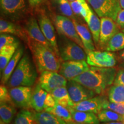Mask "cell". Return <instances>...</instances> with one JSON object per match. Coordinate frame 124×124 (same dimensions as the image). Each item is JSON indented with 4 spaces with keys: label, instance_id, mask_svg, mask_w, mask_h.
I'll return each mask as SVG.
<instances>
[{
    "label": "cell",
    "instance_id": "obj_19",
    "mask_svg": "<svg viewBox=\"0 0 124 124\" xmlns=\"http://www.w3.org/2000/svg\"><path fill=\"white\" fill-rule=\"evenodd\" d=\"M68 109L70 111L72 120L79 124H100L98 116L91 112L78 111L73 108L69 107Z\"/></svg>",
    "mask_w": 124,
    "mask_h": 124
},
{
    "label": "cell",
    "instance_id": "obj_34",
    "mask_svg": "<svg viewBox=\"0 0 124 124\" xmlns=\"http://www.w3.org/2000/svg\"><path fill=\"white\" fill-rule=\"evenodd\" d=\"M19 43L16 39L12 36L8 35L7 33H1L0 36V49L2 48L5 46H11Z\"/></svg>",
    "mask_w": 124,
    "mask_h": 124
},
{
    "label": "cell",
    "instance_id": "obj_31",
    "mask_svg": "<svg viewBox=\"0 0 124 124\" xmlns=\"http://www.w3.org/2000/svg\"><path fill=\"white\" fill-rule=\"evenodd\" d=\"M98 117L100 121L103 123L117 121L123 122L124 121V116L108 109H102L98 114Z\"/></svg>",
    "mask_w": 124,
    "mask_h": 124
},
{
    "label": "cell",
    "instance_id": "obj_42",
    "mask_svg": "<svg viewBox=\"0 0 124 124\" xmlns=\"http://www.w3.org/2000/svg\"><path fill=\"white\" fill-rule=\"evenodd\" d=\"M121 7L122 9H124V0H120Z\"/></svg>",
    "mask_w": 124,
    "mask_h": 124
},
{
    "label": "cell",
    "instance_id": "obj_26",
    "mask_svg": "<svg viewBox=\"0 0 124 124\" xmlns=\"http://www.w3.org/2000/svg\"><path fill=\"white\" fill-rule=\"evenodd\" d=\"M16 113V106L14 103H0V117L3 122L9 124L13 120Z\"/></svg>",
    "mask_w": 124,
    "mask_h": 124
},
{
    "label": "cell",
    "instance_id": "obj_35",
    "mask_svg": "<svg viewBox=\"0 0 124 124\" xmlns=\"http://www.w3.org/2000/svg\"><path fill=\"white\" fill-rule=\"evenodd\" d=\"M0 103H13L9 91L4 85H1L0 87Z\"/></svg>",
    "mask_w": 124,
    "mask_h": 124
},
{
    "label": "cell",
    "instance_id": "obj_37",
    "mask_svg": "<svg viewBox=\"0 0 124 124\" xmlns=\"http://www.w3.org/2000/svg\"><path fill=\"white\" fill-rule=\"evenodd\" d=\"M113 85L124 86V69H120L118 71H117V75Z\"/></svg>",
    "mask_w": 124,
    "mask_h": 124
},
{
    "label": "cell",
    "instance_id": "obj_7",
    "mask_svg": "<svg viewBox=\"0 0 124 124\" xmlns=\"http://www.w3.org/2000/svg\"><path fill=\"white\" fill-rule=\"evenodd\" d=\"M0 6L1 12L13 20L23 17L28 11L27 0H0Z\"/></svg>",
    "mask_w": 124,
    "mask_h": 124
},
{
    "label": "cell",
    "instance_id": "obj_16",
    "mask_svg": "<svg viewBox=\"0 0 124 124\" xmlns=\"http://www.w3.org/2000/svg\"><path fill=\"white\" fill-rule=\"evenodd\" d=\"M106 100L104 95L94 97L78 103H74L73 106L71 108L78 111L91 112L98 114L103 109V103Z\"/></svg>",
    "mask_w": 124,
    "mask_h": 124
},
{
    "label": "cell",
    "instance_id": "obj_46",
    "mask_svg": "<svg viewBox=\"0 0 124 124\" xmlns=\"http://www.w3.org/2000/svg\"><path fill=\"white\" fill-rule=\"evenodd\" d=\"M69 1H70V2H71V1H75V0H69Z\"/></svg>",
    "mask_w": 124,
    "mask_h": 124
},
{
    "label": "cell",
    "instance_id": "obj_28",
    "mask_svg": "<svg viewBox=\"0 0 124 124\" xmlns=\"http://www.w3.org/2000/svg\"><path fill=\"white\" fill-rule=\"evenodd\" d=\"M108 101L111 102L124 103V86L113 85L108 91Z\"/></svg>",
    "mask_w": 124,
    "mask_h": 124
},
{
    "label": "cell",
    "instance_id": "obj_25",
    "mask_svg": "<svg viewBox=\"0 0 124 124\" xmlns=\"http://www.w3.org/2000/svg\"><path fill=\"white\" fill-rule=\"evenodd\" d=\"M34 116L39 124H67L60 118L46 111L33 112Z\"/></svg>",
    "mask_w": 124,
    "mask_h": 124
},
{
    "label": "cell",
    "instance_id": "obj_38",
    "mask_svg": "<svg viewBox=\"0 0 124 124\" xmlns=\"http://www.w3.org/2000/svg\"><path fill=\"white\" fill-rule=\"evenodd\" d=\"M29 7L35 9H39L40 7L43 5L46 0H27Z\"/></svg>",
    "mask_w": 124,
    "mask_h": 124
},
{
    "label": "cell",
    "instance_id": "obj_32",
    "mask_svg": "<svg viewBox=\"0 0 124 124\" xmlns=\"http://www.w3.org/2000/svg\"><path fill=\"white\" fill-rule=\"evenodd\" d=\"M59 12L62 16L67 17L71 19L74 20L75 18L72 8H71L70 1L69 0H55Z\"/></svg>",
    "mask_w": 124,
    "mask_h": 124
},
{
    "label": "cell",
    "instance_id": "obj_17",
    "mask_svg": "<svg viewBox=\"0 0 124 124\" xmlns=\"http://www.w3.org/2000/svg\"><path fill=\"white\" fill-rule=\"evenodd\" d=\"M75 24L76 29L79 36L82 40L85 51H94L95 46L94 44L92 34L90 32L86 25L78 22L76 19L72 20Z\"/></svg>",
    "mask_w": 124,
    "mask_h": 124
},
{
    "label": "cell",
    "instance_id": "obj_41",
    "mask_svg": "<svg viewBox=\"0 0 124 124\" xmlns=\"http://www.w3.org/2000/svg\"><path fill=\"white\" fill-rule=\"evenodd\" d=\"M102 124H124V122H105V123H102Z\"/></svg>",
    "mask_w": 124,
    "mask_h": 124
},
{
    "label": "cell",
    "instance_id": "obj_48",
    "mask_svg": "<svg viewBox=\"0 0 124 124\" xmlns=\"http://www.w3.org/2000/svg\"><path fill=\"white\" fill-rule=\"evenodd\" d=\"M123 122H124V121H123Z\"/></svg>",
    "mask_w": 124,
    "mask_h": 124
},
{
    "label": "cell",
    "instance_id": "obj_40",
    "mask_svg": "<svg viewBox=\"0 0 124 124\" xmlns=\"http://www.w3.org/2000/svg\"><path fill=\"white\" fill-rule=\"evenodd\" d=\"M117 60L120 62V66L124 64V49L120 51L118 55L117 56Z\"/></svg>",
    "mask_w": 124,
    "mask_h": 124
},
{
    "label": "cell",
    "instance_id": "obj_30",
    "mask_svg": "<svg viewBox=\"0 0 124 124\" xmlns=\"http://www.w3.org/2000/svg\"><path fill=\"white\" fill-rule=\"evenodd\" d=\"M14 124H39L33 112L28 109H23L17 113Z\"/></svg>",
    "mask_w": 124,
    "mask_h": 124
},
{
    "label": "cell",
    "instance_id": "obj_11",
    "mask_svg": "<svg viewBox=\"0 0 124 124\" xmlns=\"http://www.w3.org/2000/svg\"><path fill=\"white\" fill-rule=\"evenodd\" d=\"M37 20H38L40 29L44 34V36L52 46L54 50L57 54V55L60 56L55 29L51 20L49 19L46 13H44L43 10H40L38 14Z\"/></svg>",
    "mask_w": 124,
    "mask_h": 124
},
{
    "label": "cell",
    "instance_id": "obj_39",
    "mask_svg": "<svg viewBox=\"0 0 124 124\" xmlns=\"http://www.w3.org/2000/svg\"><path fill=\"white\" fill-rule=\"evenodd\" d=\"M116 22L121 29H124V9H121V10L118 14Z\"/></svg>",
    "mask_w": 124,
    "mask_h": 124
},
{
    "label": "cell",
    "instance_id": "obj_6",
    "mask_svg": "<svg viewBox=\"0 0 124 124\" xmlns=\"http://www.w3.org/2000/svg\"><path fill=\"white\" fill-rule=\"evenodd\" d=\"M86 62L90 66L100 68L114 67L117 64L116 54L107 51H85Z\"/></svg>",
    "mask_w": 124,
    "mask_h": 124
},
{
    "label": "cell",
    "instance_id": "obj_15",
    "mask_svg": "<svg viewBox=\"0 0 124 124\" xmlns=\"http://www.w3.org/2000/svg\"><path fill=\"white\" fill-rule=\"evenodd\" d=\"M25 32L28 38L30 39L54 50L52 46L41 32L37 18L31 17L27 20L25 24Z\"/></svg>",
    "mask_w": 124,
    "mask_h": 124
},
{
    "label": "cell",
    "instance_id": "obj_18",
    "mask_svg": "<svg viewBox=\"0 0 124 124\" xmlns=\"http://www.w3.org/2000/svg\"><path fill=\"white\" fill-rule=\"evenodd\" d=\"M48 93L37 83L32 91L31 100V108L37 112L44 111V103Z\"/></svg>",
    "mask_w": 124,
    "mask_h": 124
},
{
    "label": "cell",
    "instance_id": "obj_2",
    "mask_svg": "<svg viewBox=\"0 0 124 124\" xmlns=\"http://www.w3.org/2000/svg\"><path fill=\"white\" fill-rule=\"evenodd\" d=\"M27 43L38 73L44 71L59 72L62 59L55 51L29 38Z\"/></svg>",
    "mask_w": 124,
    "mask_h": 124
},
{
    "label": "cell",
    "instance_id": "obj_27",
    "mask_svg": "<svg viewBox=\"0 0 124 124\" xmlns=\"http://www.w3.org/2000/svg\"><path fill=\"white\" fill-rule=\"evenodd\" d=\"M123 49H124V33L122 31L117 33L108 41L105 50L114 52Z\"/></svg>",
    "mask_w": 124,
    "mask_h": 124
},
{
    "label": "cell",
    "instance_id": "obj_22",
    "mask_svg": "<svg viewBox=\"0 0 124 124\" xmlns=\"http://www.w3.org/2000/svg\"><path fill=\"white\" fill-rule=\"evenodd\" d=\"M0 32L1 33L12 34L17 36L22 39L25 40L27 43L28 40V37L25 31H23L21 27L15 23L2 18H1L0 20Z\"/></svg>",
    "mask_w": 124,
    "mask_h": 124
},
{
    "label": "cell",
    "instance_id": "obj_43",
    "mask_svg": "<svg viewBox=\"0 0 124 124\" xmlns=\"http://www.w3.org/2000/svg\"><path fill=\"white\" fill-rule=\"evenodd\" d=\"M67 124H77L75 122H74V121H72L71 122H69V123H67Z\"/></svg>",
    "mask_w": 124,
    "mask_h": 124
},
{
    "label": "cell",
    "instance_id": "obj_3",
    "mask_svg": "<svg viewBox=\"0 0 124 124\" xmlns=\"http://www.w3.org/2000/svg\"><path fill=\"white\" fill-rule=\"evenodd\" d=\"M36 68L27 54H24L7 85L9 89L18 86L32 87L38 77Z\"/></svg>",
    "mask_w": 124,
    "mask_h": 124
},
{
    "label": "cell",
    "instance_id": "obj_20",
    "mask_svg": "<svg viewBox=\"0 0 124 124\" xmlns=\"http://www.w3.org/2000/svg\"><path fill=\"white\" fill-rule=\"evenodd\" d=\"M23 55L24 49L22 47H18L15 54H14L13 58L2 71V74L1 75V85H5L7 84L12 74H13L20 60L23 58Z\"/></svg>",
    "mask_w": 124,
    "mask_h": 124
},
{
    "label": "cell",
    "instance_id": "obj_14",
    "mask_svg": "<svg viewBox=\"0 0 124 124\" xmlns=\"http://www.w3.org/2000/svg\"><path fill=\"white\" fill-rule=\"evenodd\" d=\"M66 87L70 97L74 103H78L89 100L97 95L94 91L74 80H68Z\"/></svg>",
    "mask_w": 124,
    "mask_h": 124
},
{
    "label": "cell",
    "instance_id": "obj_33",
    "mask_svg": "<svg viewBox=\"0 0 124 124\" xmlns=\"http://www.w3.org/2000/svg\"><path fill=\"white\" fill-rule=\"evenodd\" d=\"M103 109L110 110L121 115L124 116V103L111 102L106 99L103 103Z\"/></svg>",
    "mask_w": 124,
    "mask_h": 124
},
{
    "label": "cell",
    "instance_id": "obj_9",
    "mask_svg": "<svg viewBox=\"0 0 124 124\" xmlns=\"http://www.w3.org/2000/svg\"><path fill=\"white\" fill-rule=\"evenodd\" d=\"M68 80L58 72L44 71L40 74L38 83L48 93L61 87H66Z\"/></svg>",
    "mask_w": 124,
    "mask_h": 124
},
{
    "label": "cell",
    "instance_id": "obj_4",
    "mask_svg": "<svg viewBox=\"0 0 124 124\" xmlns=\"http://www.w3.org/2000/svg\"><path fill=\"white\" fill-rule=\"evenodd\" d=\"M64 39L59 44V55L63 62L70 60H85L87 55L85 50L77 43L63 36Z\"/></svg>",
    "mask_w": 124,
    "mask_h": 124
},
{
    "label": "cell",
    "instance_id": "obj_1",
    "mask_svg": "<svg viewBox=\"0 0 124 124\" xmlns=\"http://www.w3.org/2000/svg\"><path fill=\"white\" fill-rule=\"evenodd\" d=\"M117 73V70L114 67L100 68L91 66L87 71L72 80L94 91L98 95H103L114 84Z\"/></svg>",
    "mask_w": 124,
    "mask_h": 124
},
{
    "label": "cell",
    "instance_id": "obj_12",
    "mask_svg": "<svg viewBox=\"0 0 124 124\" xmlns=\"http://www.w3.org/2000/svg\"><path fill=\"white\" fill-rule=\"evenodd\" d=\"M101 30L98 46L101 49H105L108 43L110 40L120 32V28L116 21L110 18H101Z\"/></svg>",
    "mask_w": 124,
    "mask_h": 124
},
{
    "label": "cell",
    "instance_id": "obj_36",
    "mask_svg": "<svg viewBox=\"0 0 124 124\" xmlns=\"http://www.w3.org/2000/svg\"><path fill=\"white\" fill-rule=\"evenodd\" d=\"M56 102L51 95V93H48L47 95H46V101H45L44 103V110L46 108H54L55 106Z\"/></svg>",
    "mask_w": 124,
    "mask_h": 124
},
{
    "label": "cell",
    "instance_id": "obj_29",
    "mask_svg": "<svg viewBox=\"0 0 124 124\" xmlns=\"http://www.w3.org/2000/svg\"><path fill=\"white\" fill-rule=\"evenodd\" d=\"M45 111L54 114L60 119L64 121L67 123L73 121L70 111L67 108L62 106L58 103H56L54 108H46Z\"/></svg>",
    "mask_w": 124,
    "mask_h": 124
},
{
    "label": "cell",
    "instance_id": "obj_13",
    "mask_svg": "<svg viewBox=\"0 0 124 124\" xmlns=\"http://www.w3.org/2000/svg\"><path fill=\"white\" fill-rule=\"evenodd\" d=\"M9 91L16 107L23 109H28L31 107V100L32 94L31 87H16L9 89Z\"/></svg>",
    "mask_w": 124,
    "mask_h": 124
},
{
    "label": "cell",
    "instance_id": "obj_47",
    "mask_svg": "<svg viewBox=\"0 0 124 124\" xmlns=\"http://www.w3.org/2000/svg\"><path fill=\"white\" fill-rule=\"evenodd\" d=\"M122 32H123L124 33V29H122Z\"/></svg>",
    "mask_w": 124,
    "mask_h": 124
},
{
    "label": "cell",
    "instance_id": "obj_24",
    "mask_svg": "<svg viewBox=\"0 0 124 124\" xmlns=\"http://www.w3.org/2000/svg\"><path fill=\"white\" fill-rule=\"evenodd\" d=\"M18 47L19 43L11 46H5L0 49V70L1 72L13 58Z\"/></svg>",
    "mask_w": 124,
    "mask_h": 124
},
{
    "label": "cell",
    "instance_id": "obj_8",
    "mask_svg": "<svg viewBox=\"0 0 124 124\" xmlns=\"http://www.w3.org/2000/svg\"><path fill=\"white\" fill-rule=\"evenodd\" d=\"M55 25L59 35L72 40L85 49L72 19L64 16L57 15L55 18Z\"/></svg>",
    "mask_w": 124,
    "mask_h": 124
},
{
    "label": "cell",
    "instance_id": "obj_45",
    "mask_svg": "<svg viewBox=\"0 0 124 124\" xmlns=\"http://www.w3.org/2000/svg\"><path fill=\"white\" fill-rule=\"evenodd\" d=\"M0 124H7L4 123V122H3L2 121H1V122H0Z\"/></svg>",
    "mask_w": 124,
    "mask_h": 124
},
{
    "label": "cell",
    "instance_id": "obj_5",
    "mask_svg": "<svg viewBox=\"0 0 124 124\" xmlns=\"http://www.w3.org/2000/svg\"><path fill=\"white\" fill-rule=\"evenodd\" d=\"M93 10L100 18H110L116 21L121 10L120 0H88Z\"/></svg>",
    "mask_w": 124,
    "mask_h": 124
},
{
    "label": "cell",
    "instance_id": "obj_10",
    "mask_svg": "<svg viewBox=\"0 0 124 124\" xmlns=\"http://www.w3.org/2000/svg\"><path fill=\"white\" fill-rule=\"evenodd\" d=\"M89 69L86 60H70L62 62L58 72L67 80H71Z\"/></svg>",
    "mask_w": 124,
    "mask_h": 124
},
{
    "label": "cell",
    "instance_id": "obj_23",
    "mask_svg": "<svg viewBox=\"0 0 124 124\" xmlns=\"http://www.w3.org/2000/svg\"><path fill=\"white\" fill-rule=\"evenodd\" d=\"M58 103L65 108L72 107L74 103L71 100L66 87H61L56 89L50 93Z\"/></svg>",
    "mask_w": 124,
    "mask_h": 124
},
{
    "label": "cell",
    "instance_id": "obj_21",
    "mask_svg": "<svg viewBox=\"0 0 124 124\" xmlns=\"http://www.w3.org/2000/svg\"><path fill=\"white\" fill-rule=\"evenodd\" d=\"M87 24L92 34L94 43L97 46H98L99 39L101 30V18H99L97 14H95L93 10H90L87 16L84 19Z\"/></svg>",
    "mask_w": 124,
    "mask_h": 124
},
{
    "label": "cell",
    "instance_id": "obj_44",
    "mask_svg": "<svg viewBox=\"0 0 124 124\" xmlns=\"http://www.w3.org/2000/svg\"><path fill=\"white\" fill-rule=\"evenodd\" d=\"M120 66L121 69H124V64L121 65V66Z\"/></svg>",
    "mask_w": 124,
    "mask_h": 124
}]
</instances>
